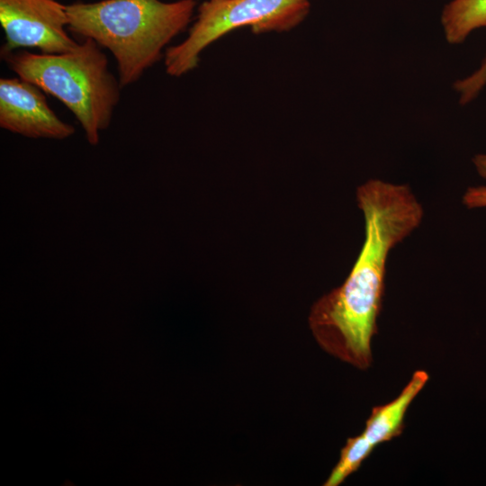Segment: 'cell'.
Listing matches in <instances>:
<instances>
[{"label":"cell","mask_w":486,"mask_h":486,"mask_svg":"<svg viewBox=\"0 0 486 486\" xmlns=\"http://www.w3.org/2000/svg\"><path fill=\"white\" fill-rule=\"evenodd\" d=\"M364 241L344 283L312 305L308 321L319 346L359 370L373 362L372 339L382 307L390 251L421 223L423 208L410 188L370 179L356 190Z\"/></svg>","instance_id":"6da1fadb"},{"label":"cell","mask_w":486,"mask_h":486,"mask_svg":"<svg viewBox=\"0 0 486 486\" xmlns=\"http://www.w3.org/2000/svg\"><path fill=\"white\" fill-rule=\"evenodd\" d=\"M195 0H100L67 4L68 31L108 50L123 87L164 58L169 42L190 24Z\"/></svg>","instance_id":"7a4b0ae2"},{"label":"cell","mask_w":486,"mask_h":486,"mask_svg":"<svg viewBox=\"0 0 486 486\" xmlns=\"http://www.w3.org/2000/svg\"><path fill=\"white\" fill-rule=\"evenodd\" d=\"M0 54L10 70L57 98L74 114L90 145L99 143L100 132L110 126L122 88L109 70L102 47L86 38L59 54L27 50Z\"/></svg>","instance_id":"3957f363"},{"label":"cell","mask_w":486,"mask_h":486,"mask_svg":"<svg viewBox=\"0 0 486 486\" xmlns=\"http://www.w3.org/2000/svg\"><path fill=\"white\" fill-rule=\"evenodd\" d=\"M310 8L309 0L204 1L185 40L165 50L166 72L178 77L194 70L205 48L238 28L250 27L256 34L291 31L307 17Z\"/></svg>","instance_id":"277c9868"},{"label":"cell","mask_w":486,"mask_h":486,"mask_svg":"<svg viewBox=\"0 0 486 486\" xmlns=\"http://www.w3.org/2000/svg\"><path fill=\"white\" fill-rule=\"evenodd\" d=\"M0 24L5 40L0 53L34 49L59 54L78 43L68 33L67 4L58 0H0Z\"/></svg>","instance_id":"5b68a950"},{"label":"cell","mask_w":486,"mask_h":486,"mask_svg":"<svg viewBox=\"0 0 486 486\" xmlns=\"http://www.w3.org/2000/svg\"><path fill=\"white\" fill-rule=\"evenodd\" d=\"M428 380L429 375L425 370H416L396 398L372 409L364 430L347 438L341 448L339 459L324 486L340 485L359 469L377 446L401 435L406 412Z\"/></svg>","instance_id":"8992f818"},{"label":"cell","mask_w":486,"mask_h":486,"mask_svg":"<svg viewBox=\"0 0 486 486\" xmlns=\"http://www.w3.org/2000/svg\"><path fill=\"white\" fill-rule=\"evenodd\" d=\"M45 92L17 77L0 79V127L31 139L65 140L75 128L62 121L48 104Z\"/></svg>","instance_id":"52a82bcc"},{"label":"cell","mask_w":486,"mask_h":486,"mask_svg":"<svg viewBox=\"0 0 486 486\" xmlns=\"http://www.w3.org/2000/svg\"><path fill=\"white\" fill-rule=\"evenodd\" d=\"M441 23L447 42H464L472 31L486 27V0H452L443 9Z\"/></svg>","instance_id":"ba28073f"},{"label":"cell","mask_w":486,"mask_h":486,"mask_svg":"<svg viewBox=\"0 0 486 486\" xmlns=\"http://www.w3.org/2000/svg\"><path fill=\"white\" fill-rule=\"evenodd\" d=\"M485 86L486 56L476 71L454 83V89L459 95L460 104L465 105L475 99Z\"/></svg>","instance_id":"9c48e42d"},{"label":"cell","mask_w":486,"mask_h":486,"mask_svg":"<svg viewBox=\"0 0 486 486\" xmlns=\"http://www.w3.org/2000/svg\"><path fill=\"white\" fill-rule=\"evenodd\" d=\"M463 204L468 209L486 207V185L470 186L463 195Z\"/></svg>","instance_id":"30bf717a"},{"label":"cell","mask_w":486,"mask_h":486,"mask_svg":"<svg viewBox=\"0 0 486 486\" xmlns=\"http://www.w3.org/2000/svg\"><path fill=\"white\" fill-rule=\"evenodd\" d=\"M472 164L478 175L486 179V154H477L472 158Z\"/></svg>","instance_id":"8fae6325"},{"label":"cell","mask_w":486,"mask_h":486,"mask_svg":"<svg viewBox=\"0 0 486 486\" xmlns=\"http://www.w3.org/2000/svg\"><path fill=\"white\" fill-rule=\"evenodd\" d=\"M212 1H219V0H212Z\"/></svg>","instance_id":"7c38bea8"}]
</instances>
